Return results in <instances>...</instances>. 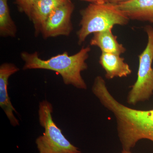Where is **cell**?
<instances>
[{"mask_svg":"<svg viewBox=\"0 0 153 153\" xmlns=\"http://www.w3.org/2000/svg\"><path fill=\"white\" fill-rule=\"evenodd\" d=\"M122 153H132L131 151L126 150H123Z\"/></svg>","mask_w":153,"mask_h":153,"instance_id":"2e32d148","label":"cell"},{"mask_svg":"<svg viewBox=\"0 0 153 153\" xmlns=\"http://www.w3.org/2000/svg\"><path fill=\"white\" fill-rule=\"evenodd\" d=\"M144 30L147 35V44L139 55L137 80L127 97V102L131 105L147 101L153 94V27L147 25Z\"/></svg>","mask_w":153,"mask_h":153,"instance_id":"5b68a950","label":"cell"},{"mask_svg":"<svg viewBox=\"0 0 153 153\" xmlns=\"http://www.w3.org/2000/svg\"><path fill=\"white\" fill-rule=\"evenodd\" d=\"M80 28L76 33L78 44L80 45L91 34L112 29L115 25H128L130 19L116 4L91 3L80 11Z\"/></svg>","mask_w":153,"mask_h":153,"instance_id":"3957f363","label":"cell"},{"mask_svg":"<svg viewBox=\"0 0 153 153\" xmlns=\"http://www.w3.org/2000/svg\"><path fill=\"white\" fill-rule=\"evenodd\" d=\"M19 70V68L13 63H4L0 66V106L7 115L11 125L14 127L19 126V122L14 114V113L17 112L9 97L8 85L10 76Z\"/></svg>","mask_w":153,"mask_h":153,"instance_id":"52a82bcc","label":"cell"},{"mask_svg":"<svg viewBox=\"0 0 153 153\" xmlns=\"http://www.w3.org/2000/svg\"><path fill=\"white\" fill-rule=\"evenodd\" d=\"M74 8L71 0H67L52 11L41 30L43 38L69 36L73 30L71 16Z\"/></svg>","mask_w":153,"mask_h":153,"instance_id":"8992f818","label":"cell"},{"mask_svg":"<svg viewBox=\"0 0 153 153\" xmlns=\"http://www.w3.org/2000/svg\"><path fill=\"white\" fill-rule=\"evenodd\" d=\"M129 1L130 0H108L107 3L114 4H117L120 3L124 2Z\"/></svg>","mask_w":153,"mask_h":153,"instance_id":"9a60e30c","label":"cell"},{"mask_svg":"<svg viewBox=\"0 0 153 153\" xmlns=\"http://www.w3.org/2000/svg\"><path fill=\"white\" fill-rule=\"evenodd\" d=\"M17 27L10 14L7 0H0V35L2 37H15Z\"/></svg>","mask_w":153,"mask_h":153,"instance_id":"7c38bea8","label":"cell"},{"mask_svg":"<svg viewBox=\"0 0 153 153\" xmlns=\"http://www.w3.org/2000/svg\"><path fill=\"white\" fill-rule=\"evenodd\" d=\"M53 106L44 100L39 103L38 118L40 125L44 128L42 135L36 139L39 153H81L78 148L71 144L62 133L52 118Z\"/></svg>","mask_w":153,"mask_h":153,"instance_id":"277c9868","label":"cell"},{"mask_svg":"<svg viewBox=\"0 0 153 153\" xmlns=\"http://www.w3.org/2000/svg\"><path fill=\"white\" fill-rule=\"evenodd\" d=\"M90 2L91 3H95V4H104L107 3L108 0H82Z\"/></svg>","mask_w":153,"mask_h":153,"instance_id":"5bb4252c","label":"cell"},{"mask_svg":"<svg viewBox=\"0 0 153 153\" xmlns=\"http://www.w3.org/2000/svg\"><path fill=\"white\" fill-rule=\"evenodd\" d=\"M67 0H37L33 5L30 20L33 22L35 34L41 33V30L52 11Z\"/></svg>","mask_w":153,"mask_h":153,"instance_id":"30bf717a","label":"cell"},{"mask_svg":"<svg viewBox=\"0 0 153 153\" xmlns=\"http://www.w3.org/2000/svg\"><path fill=\"white\" fill-rule=\"evenodd\" d=\"M90 51L88 46L83 47L74 55L69 56L67 52H64L46 60L41 59L37 52H23L21 54L25 62L23 69H46L55 71L61 76L64 84L85 90L87 84L81 76V72L88 68L85 61Z\"/></svg>","mask_w":153,"mask_h":153,"instance_id":"7a4b0ae2","label":"cell"},{"mask_svg":"<svg viewBox=\"0 0 153 153\" xmlns=\"http://www.w3.org/2000/svg\"><path fill=\"white\" fill-rule=\"evenodd\" d=\"M20 12L25 13L30 19L31 10L34 3L37 0H15Z\"/></svg>","mask_w":153,"mask_h":153,"instance_id":"4fadbf2b","label":"cell"},{"mask_svg":"<svg viewBox=\"0 0 153 153\" xmlns=\"http://www.w3.org/2000/svg\"><path fill=\"white\" fill-rule=\"evenodd\" d=\"M112 29L94 33L90 45L98 47L102 52L121 55L126 51L122 44L119 43L117 36L114 35Z\"/></svg>","mask_w":153,"mask_h":153,"instance_id":"8fae6325","label":"cell"},{"mask_svg":"<svg viewBox=\"0 0 153 153\" xmlns=\"http://www.w3.org/2000/svg\"><path fill=\"white\" fill-rule=\"evenodd\" d=\"M91 89L102 106L115 118L123 150L131 151L142 140L153 142V109H134L120 103L110 92L104 80L95 82Z\"/></svg>","mask_w":153,"mask_h":153,"instance_id":"6da1fadb","label":"cell"},{"mask_svg":"<svg viewBox=\"0 0 153 153\" xmlns=\"http://www.w3.org/2000/svg\"><path fill=\"white\" fill-rule=\"evenodd\" d=\"M99 63L105 71L107 79L127 77L132 72L128 64L125 62L124 58L117 54L102 52Z\"/></svg>","mask_w":153,"mask_h":153,"instance_id":"9c48e42d","label":"cell"},{"mask_svg":"<svg viewBox=\"0 0 153 153\" xmlns=\"http://www.w3.org/2000/svg\"><path fill=\"white\" fill-rule=\"evenodd\" d=\"M116 5L130 20L153 23V6L151 0H130Z\"/></svg>","mask_w":153,"mask_h":153,"instance_id":"ba28073f","label":"cell"}]
</instances>
